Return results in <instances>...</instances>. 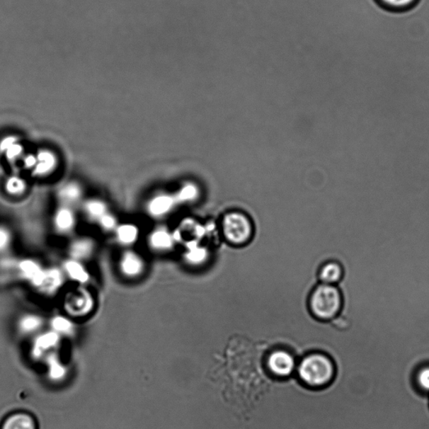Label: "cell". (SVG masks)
I'll return each mask as SVG.
<instances>
[{"label": "cell", "instance_id": "obj_1", "mask_svg": "<svg viewBox=\"0 0 429 429\" xmlns=\"http://www.w3.org/2000/svg\"><path fill=\"white\" fill-rule=\"evenodd\" d=\"M336 376L334 360L323 351L314 350L298 360L295 377L307 389L319 390L330 386Z\"/></svg>", "mask_w": 429, "mask_h": 429}, {"label": "cell", "instance_id": "obj_2", "mask_svg": "<svg viewBox=\"0 0 429 429\" xmlns=\"http://www.w3.org/2000/svg\"><path fill=\"white\" fill-rule=\"evenodd\" d=\"M342 294L337 285L322 284L314 289L309 308L314 318L322 322L332 321L341 312Z\"/></svg>", "mask_w": 429, "mask_h": 429}, {"label": "cell", "instance_id": "obj_3", "mask_svg": "<svg viewBox=\"0 0 429 429\" xmlns=\"http://www.w3.org/2000/svg\"><path fill=\"white\" fill-rule=\"evenodd\" d=\"M263 365L268 376L282 381L294 377L298 359L290 350L275 348L265 355Z\"/></svg>", "mask_w": 429, "mask_h": 429}, {"label": "cell", "instance_id": "obj_4", "mask_svg": "<svg viewBox=\"0 0 429 429\" xmlns=\"http://www.w3.org/2000/svg\"><path fill=\"white\" fill-rule=\"evenodd\" d=\"M225 239L232 245L244 246L249 243L253 235V226L249 217L243 212L227 213L222 221Z\"/></svg>", "mask_w": 429, "mask_h": 429}, {"label": "cell", "instance_id": "obj_5", "mask_svg": "<svg viewBox=\"0 0 429 429\" xmlns=\"http://www.w3.org/2000/svg\"><path fill=\"white\" fill-rule=\"evenodd\" d=\"M94 300L92 294L85 289H79L68 294L65 302V309L72 316H86L92 311Z\"/></svg>", "mask_w": 429, "mask_h": 429}, {"label": "cell", "instance_id": "obj_6", "mask_svg": "<svg viewBox=\"0 0 429 429\" xmlns=\"http://www.w3.org/2000/svg\"><path fill=\"white\" fill-rule=\"evenodd\" d=\"M120 269L122 275L127 278H138L142 275L145 270V262L138 253L133 250H127L121 255Z\"/></svg>", "mask_w": 429, "mask_h": 429}, {"label": "cell", "instance_id": "obj_7", "mask_svg": "<svg viewBox=\"0 0 429 429\" xmlns=\"http://www.w3.org/2000/svg\"><path fill=\"white\" fill-rule=\"evenodd\" d=\"M18 270L25 280L28 281L32 286L40 289L43 285L45 268L35 259L25 258L18 263Z\"/></svg>", "mask_w": 429, "mask_h": 429}, {"label": "cell", "instance_id": "obj_8", "mask_svg": "<svg viewBox=\"0 0 429 429\" xmlns=\"http://www.w3.org/2000/svg\"><path fill=\"white\" fill-rule=\"evenodd\" d=\"M76 222L77 218L74 209L68 205H62L54 214L53 224L55 229L59 234H70L75 229Z\"/></svg>", "mask_w": 429, "mask_h": 429}, {"label": "cell", "instance_id": "obj_9", "mask_svg": "<svg viewBox=\"0 0 429 429\" xmlns=\"http://www.w3.org/2000/svg\"><path fill=\"white\" fill-rule=\"evenodd\" d=\"M176 198L168 194H157L153 196L147 203V212L149 216L159 218L166 216L174 208Z\"/></svg>", "mask_w": 429, "mask_h": 429}, {"label": "cell", "instance_id": "obj_10", "mask_svg": "<svg viewBox=\"0 0 429 429\" xmlns=\"http://www.w3.org/2000/svg\"><path fill=\"white\" fill-rule=\"evenodd\" d=\"M35 166L32 170V174L38 177H45L51 175L56 170L58 159L56 154L48 149H41L36 154Z\"/></svg>", "mask_w": 429, "mask_h": 429}, {"label": "cell", "instance_id": "obj_11", "mask_svg": "<svg viewBox=\"0 0 429 429\" xmlns=\"http://www.w3.org/2000/svg\"><path fill=\"white\" fill-rule=\"evenodd\" d=\"M62 268L64 273L77 284L84 285L90 281V273L79 260L67 259L63 263Z\"/></svg>", "mask_w": 429, "mask_h": 429}, {"label": "cell", "instance_id": "obj_12", "mask_svg": "<svg viewBox=\"0 0 429 429\" xmlns=\"http://www.w3.org/2000/svg\"><path fill=\"white\" fill-rule=\"evenodd\" d=\"M84 196V189L77 182L70 181L63 184L57 191V198L62 205L74 207Z\"/></svg>", "mask_w": 429, "mask_h": 429}, {"label": "cell", "instance_id": "obj_13", "mask_svg": "<svg viewBox=\"0 0 429 429\" xmlns=\"http://www.w3.org/2000/svg\"><path fill=\"white\" fill-rule=\"evenodd\" d=\"M95 241L90 237L82 236L72 241L69 246V254L71 258L79 260L82 262L84 260L92 257L95 252Z\"/></svg>", "mask_w": 429, "mask_h": 429}, {"label": "cell", "instance_id": "obj_14", "mask_svg": "<svg viewBox=\"0 0 429 429\" xmlns=\"http://www.w3.org/2000/svg\"><path fill=\"white\" fill-rule=\"evenodd\" d=\"M61 336L52 330L41 333L35 338L32 353L36 358H40L47 351L56 348L60 343Z\"/></svg>", "mask_w": 429, "mask_h": 429}, {"label": "cell", "instance_id": "obj_15", "mask_svg": "<svg viewBox=\"0 0 429 429\" xmlns=\"http://www.w3.org/2000/svg\"><path fill=\"white\" fill-rule=\"evenodd\" d=\"M344 270L341 264L336 260H328L319 269V278L322 284L337 285L343 278Z\"/></svg>", "mask_w": 429, "mask_h": 429}, {"label": "cell", "instance_id": "obj_16", "mask_svg": "<svg viewBox=\"0 0 429 429\" xmlns=\"http://www.w3.org/2000/svg\"><path fill=\"white\" fill-rule=\"evenodd\" d=\"M1 429H38V423L31 414L17 412L4 420Z\"/></svg>", "mask_w": 429, "mask_h": 429}, {"label": "cell", "instance_id": "obj_17", "mask_svg": "<svg viewBox=\"0 0 429 429\" xmlns=\"http://www.w3.org/2000/svg\"><path fill=\"white\" fill-rule=\"evenodd\" d=\"M149 245L158 252H166L174 245V236L166 228H156L149 234Z\"/></svg>", "mask_w": 429, "mask_h": 429}, {"label": "cell", "instance_id": "obj_18", "mask_svg": "<svg viewBox=\"0 0 429 429\" xmlns=\"http://www.w3.org/2000/svg\"><path fill=\"white\" fill-rule=\"evenodd\" d=\"M115 239L118 244L125 246H130L137 243L139 239L140 231L138 226L134 223H122L118 224L115 231Z\"/></svg>", "mask_w": 429, "mask_h": 429}, {"label": "cell", "instance_id": "obj_19", "mask_svg": "<svg viewBox=\"0 0 429 429\" xmlns=\"http://www.w3.org/2000/svg\"><path fill=\"white\" fill-rule=\"evenodd\" d=\"M65 282V273L58 268L45 269V275L40 290L45 293L53 294L58 291Z\"/></svg>", "mask_w": 429, "mask_h": 429}, {"label": "cell", "instance_id": "obj_20", "mask_svg": "<svg viewBox=\"0 0 429 429\" xmlns=\"http://www.w3.org/2000/svg\"><path fill=\"white\" fill-rule=\"evenodd\" d=\"M44 325L42 317L35 314H26L18 322V328L23 335H31L38 332Z\"/></svg>", "mask_w": 429, "mask_h": 429}, {"label": "cell", "instance_id": "obj_21", "mask_svg": "<svg viewBox=\"0 0 429 429\" xmlns=\"http://www.w3.org/2000/svg\"><path fill=\"white\" fill-rule=\"evenodd\" d=\"M84 212L91 221L98 222L103 214L108 212V207L104 200L92 198L86 200L84 204Z\"/></svg>", "mask_w": 429, "mask_h": 429}, {"label": "cell", "instance_id": "obj_22", "mask_svg": "<svg viewBox=\"0 0 429 429\" xmlns=\"http://www.w3.org/2000/svg\"><path fill=\"white\" fill-rule=\"evenodd\" d=\"M50 326L53 331L57 332L61 336H71L75 331L74 322L71 319L61 316V314L52 317L50 321Z\"/></svg>", "mask_w": 429, "mask_h": 429}, {"label": "cell", "instance_id": "obj_23", "mask_svg": "<svg viewBox=\"0 0 429 429\" xmlns=\"http://www.w3.org/2000/svg\"><path fill=\"white\" fill-rule=\"evenodd\" d=\"M27 183L20 176H11L6 182V190L12 195H21L25 193Z\"/></svg>", "mask_w": 429, "mask_h": 429}, {"label": "cell", "instance_id": "obj_24", "mask_svg": "<svg viewBox=\"0 0 429 429\" xmlns=\"http://www.w3.org/2000/svg\"><path fill=\"white\" fill-rule=\"evenodd\" d=\"M378 1L387 10L404 11L413 8L418 0H378Z\"/></svg>", "mask_w": 429, "mask_h": 429}, {"label": "cell", "instance_id": "obj_25", "mask_svg": "<svg viewBox=\"0 0 429 429\" xmlns=\"http://www.w3.org/2000/svg\"><path fill=\"white\" fill-rule=\"evenodd\" d=\"M415 382L420 391L429 394V364L420 367L415 374Z\"/></svg>", "mask_w": 429, "mask_h": 429}, {"label": "cell", "instance_id": "obj_26", "mask_svg": "<svg viewBox=\"0 0 429 429\" xmlns=\"http://www.w3.org/2000/svg\"><path fill=\"white\" fill-rule=\"evenodd\" d=\"M97 222L98 223L100 228H101L103 231L107 232L115 231L118 225L117 217L109 212L103 214Z\"/></svg>", "mask_w": 429, "mask_h": 429}, {"label": "cell", "instance_id": "obj_27", "mask_svg": "<svg viewBox=\"0 0 429 429\" xmlns=\"http://www.w3.org/2000/svg\"><path fill=\"white\" fill-rule=\"evenodd\" d=\"M24 147H23L20 141H18V142L11 145L3 154L6 155L8 161L15 162L24 156Z\"/></svg>", "mask_w": 429, "mask_h": 429}, {"label": "cell", "instance_id": "obj_28", "mask_svg": "<svg viewBox=\"0 0 429 429\" xmlns=\"http://www.w3.org/2000/svg\"><path fill=\"white\" fill-rule=\"evenodd\" d=\"M198 195V190L194 185H186L180 190L176 196V200L179 202H190L196 198Z\"/></svg>", "mask_w": 429, "mask_h": 429}, {"label": "cell", "instance_id": "obj_29", "mask_svg": "<svg viewBox=\"0 0 429 429\" xmlns=\"http://www.w3.org/2000/svg\"><path fill=\"white\" fill-rule=\"evenodd\" d=\"M12 243V234L6 227L0 226V253L6 251Z\"/></svg>", "mask_w": 429, "mask_h": 429}, {"label": "cell", "instance_id": "obj_30", "mask_svg": "<svg viewBox=\"0 0 429 429\" xmlns=\"http://www.w3.org/2000/svg\"><path fill=\"white\" fill-rule=\"evenodd\" d=\"M61 363L58 362H55L52 367H50V375H51L54 379H60L66 375V369L64 368Z\"/></svg>", "mask_w": 429, "mask_h": 429}, {"label": "cell", "instance_id": "obj_31", "mask_svg": "<svg viewBox=\"0 0 429 429\" xmlns=\"http://www.w3.org/2000/svg\"><path fill=\"white\" fill-rule=\"evenodd\" d=\"M19 141L16 136H6L0 141V153L3 154L11 145Z\"/></svg>", "mask_w": 429, "mask_h": 429}, {"label": "cell", "instance_id": "obj_32", "mask_svg": "<svg viewBox=\"0 0 429 429\" xmlns=\"http://www.w3.org/2000/svg\"><path fill=\"white\" fill-rule=\"evenodd\" d=\"M23 164H24V167L26 170H33L35 166L36 162H38V159H36V154H28L24 155L22 157Z\"/></svg>", "mask_w": 429, "mask_h": 429}, {"label": "cell", "instance_id": "obj_33", "mask_svg": "<svg viewBox=\"0 0 429 429\" xmlns=\"http://www.w3.org/2000/svg\"><path fill=\"white\" fill-rule=\"evenodd\" d=\"M204 256H205L204 251L199 248V249H196L194 253L189 252L188 258H189V260H193V261H194V262H200V260L203 259Z\"/></svg>", "mask_w": 429, "mask_h": 429}]
</instances>
